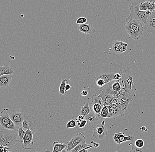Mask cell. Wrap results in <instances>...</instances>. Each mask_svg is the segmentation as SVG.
Here are the masks:
<instances>
[{
  "mask_svg": "<svg viewBox=\"0 0 155 152\" xmlns=\"http://www.w3.org/2000/svg\"><path fill=\"white\" fill-rule=\"evenodd\" d=\"M18 134L16 130L2 128L0 131V144L11 150L16 143L23 142V140L17 139Z\"/></svg>",
  "mask_w": 155,
  "mask_h": 152,
  "instance_id": "cell-1",
  "label": "cell"
},
{
  "mask_svg": "<svg viewBox=\"0 0 155 152\" xmlns=\"http://www.w3.org/2000/svg\"><path fill=\"white\" fill-rule=\"evenodd\" d=\"M140 3L139 1H137L132 2L131 5L129 6L130 14L129 16L126 18L125 22L132 19L140 21L145 24V25L147 24L149 16L146 15L145 11H142L139 9Z\"/></svg>",
  "mask_w": 155,
  "mask_h": 152,
  "instance_id": "cell-2",
  "label": "cell"
},
{
  "mask_svg": "<svg viewBox=\"0 0 155 152\" xmlns=\"http://www.w3.org/2000/svg\"><path fill=\"white\" fill-rule=\"evenodd\" d=\"M9 109L5 108L1 113L0 123L2 128L9 130H16V125L10 118Z\"/></svg>",
  "mask_w": 155,
  "mask_h": 152,
  "instance_id": "cell-3",
  "label": "cell"
},
{
  "mask_svg": "<svg viewBox=\"0 0 155 152\" xmlns=\"http://www.w3.org/2000/svg\"><path fill=\"white\" fill-rule=\"evenodd\" d=\"M119 72L122 75V77L118 81L120 83L122 89H132L135 87L134 85L133 78L132 76L128 74V71L127 70H120Z\"/></svg>",
  "mask_w": 155,
  "mask_h": 152,
  "instance_id": "cell-4",
  "label": "cell"
},
{
  "mask_svg": "<svg viewBox=\"0 0 155 152\" xmlns=\"http://www.w3.org/2000/svg\"><path fill=\"white\" fill-rule=\"evenodd\" d=\"M107 134V127L105 125L104 121H103L101 124L97 125L94 128L93 137L97 140H102L105 138Z\"/></svg>",
  "mask_w": 155,
  "mask_h": 152,
  "instance_id": "cell-5",
  "label": "cell"
},
{
  "mask_svg": "<svg viewBox=\"0 0 155 152\" xmlns=\"http://www.w3.org/2000/svg\"><path fill=\"white\" fill-rule=\"evenodd\" d=\"M86 141V137L85 135L81 132L76 133L74 135L71 140L67 143V150L68 152H70L78 144L83 141Z\"/></svg>",
  "mask_w": 155,
  "mask_h": 152,
  "instance_id": "cell-6",
  "label": "cell"
},
{
  "mask_svg": "<svg viewBox=\"0 0 155 152\" xmlns=\"http://www.w3.org/2000/svg\"><path fill=\"white\" fill-rule=\"evenodd\" d=\"M36 119L32 115H25V118L22 124V127L25 131L30 129L33 131H35V129L36 127Z\"/></svg>",
  "mask_w": 155,
  "mask_h": 152,
  "instance_id": "cell-7",
  "label": "cell"
},
{
  "mask_svg": "<svg viewBox=\"0 0 155 152\" xmlns=\"http://www.w3.org/2000/svg\"><path fill=\"white\" fill-rule=\"evenodd\" d=\"M35 134V131H32L30 129L27 130L26 131L25 135L23 139L22 148L25 150H31L34 145V143L33 141V135Z\"/></svg>",
  "mask_w": 155,
  "mask_h": 152,
  "instance_id": "cell-8",
  "label": "cell"
},
{
  "mask_svg": "<svg viewBox=\"0 0 155 152\" xmlns=\"http://www.w3.org/2000/svg\"><path fill=\"white\" fill-rule=\"evenodd\" d=\"M129 23L132 27L136 33L138 40L140 38L143 34V32L145 29L142 22L134 19H130L127 22Z\"/></svg>",
  "mask_w": 155,
  "mask_h": 152,
  "instance_id": "cell-9",
  "label": "cell"
},
{
  "mask_svg": "<svg viewBox=\"0 0 155 152\" xmlns=\"http://www.w3.org/2000/svg\"><path fill=\"white\" fill-rule=\"evenodd\" d=\"M25 115L22 112L15 111H12L9 114L10 118L17 128L22 127Z\"/></svg>",
  "mask_w": 155,
  "mask_h": 152,
  "instance_id": "cell-10",
  "label": "cell"
},
{
  "mask_svg": "<svg viewBox=\"0 0 155 152\" xmlns=\"http://www.w3.org/2000/svg\"><path fill=\"white\" fill-rule=\"evenodd\" d=\"M134 138L135 137L132 135L126 136L125 134L122 132L115 133L113 137L115 143L118 144H121L127 141H133Z\"/></svg>",
  "mask_w": 155,
  "mask_h": 152,
  "instance_id": "cell-11",
  "label": "cell"
},
{
  "mask_svg": "<svg viewBox=\"0 0 155 152\" xmlns=\"http://www.w3.org/2000/svg\"><path fill=\"white\" fill-rule=\"evenodd\" d=\"M145 31L155 36V11L148 17L147 24L144 26Z\"/></svg>",
  "mask_w": 155,
  "mask_h": 152,
  "instance_id": "cell-12",
  "label": "cell"
},
{
  "mask_svg": "<svg viewBox=\"0 0 155 152\" xmlns=\"http://www.w3.org/2000/svg\"><path fill=\"white\" fill-rule=\"evenodd\" d=\"M101 98L103 101L104 106H107L111 104H116L118 103L116 99L111 97V96L108 94L100 90V94L98 95Z\"/></svg>",
  "mask_w": 155,
  "mask_h": 152,
  "instance_id": "cell-13",
  "label": "cell"
},
{
  "mask_svg": "<svg viewBox=\"0 0 155 152\" xmlns=\"http://www.w3.org/2000/svg\"><path fill=\"white\" fill-rule=\"evenodd\" d=\"M115 73H116L113 71L102 72L97 75L95 80L101 78L103 79L105 81L106 84H107L114 80L113 77Z\"/></svg>",
  "mask_w": 155,
  "mask_h": 152,
  "instance_id": "cell-14",
  "label": "cell"
},
{
  "mask_svg": "<svg viewBox=\"0 0 155 152\" xmlns=\"http://www.w3.org/2000/svg\"><path fill=\"white\" fill-rule=\"evenodd\" d=\"M127 44L119 40H114L113 42V51L116 53H121L127 50Z\"/></svg>",
  "mask_w": 155,
  "mask_h": 152,
  "instance_id": "cell-15",
  "label": "cell"
},
{
  "mask_svg": "<svg viewBox=\"0 0 155 152\" xmlns=\"http://www.w3.org/2000/svg\"><path fill=\"white\" fill-rule=\"evenodd\" d=\"M78 29L80 32L84 34H91L95 32V30L94 28L93 24L91 23L81 24L79 25Z\"/></svg>",
  "mask_w": 155,
  "mask_h": 152,
  "instance_id": "cell-16",
  "label": "cell"
},
{
  "mask_svg": "<svg viewBox=\"0 0 155 152\" xmlns=\"http://www.w3.org/2000/svg\"><path fill=\"white\" fill-rule=\"evenodd\" d=\"M111 84H112V81L108 83V84H106L104 87L101 88L100 90L108 94L113 98L117 99L119 98V95L118 94L117 92L113 90L111 87Z\"/></svg>",
  "mask_w": 155,
  "mask_h": 152,
  "instance_id": "cell-17",
  "label": "cell"
},
{
  "mask_svg": "<svg viewBox=\"0 0 155 152\" xmlns=\"http://www.w3.org/2000/svg\"><path fill=\"white\" fill-rule=\"evenodd\" d=\"M12 74H6L0 76V87L1 88H8L12 81Z\"/></svg>",
  "mask_w": 155,
  "mask_h": 152,
  "instance_id": "cell-18",
  "label": "cell"
},
{
  "mask_svg": "<svg viewBox=\"0 0 155 152\" xmlns=\"http://www.w3.org/2000/svg\"><path fill=\"white\" fill-rule=\"evenodd\" d=\"M124 109L120 104L117 103L115 109H109V115L108 118H116L120 115L124 114Z\"/></svg>",
  "mask_w": 155,
  "mask_h": 152,
  "instance_id": "cell-19",
  "label": "cell"
},
{
  "mask_svg": "<svg viewBox=\"0 0 155 152\" xmlns=\"http://www.w3.org/2000/svg\"><path fill=\"white\" fill-rule=\"evenodd\" d=\"M14 68L10 67L8 64H5L3 66H0V76L6 74H12L14 73Z\"/></svg>",
  "mask_w": 155,
  "mask_h": 152,
  "instance_id": "cell-20",
  "label": "cell"
},
{
  "mask_svg": "<svg viewBox=\"0 0 155 152\" xmlns=\"http://www.w3.org/2000/svg\"><path fill=\"white\" fill-rule=\"evenodd\" d=\"M124 28L125 29L126 31L130 35L131 37L134 40H138L135 31L134 30L128 22H125V24H124Z\"/></svg>",
  "mask_w": 155,
  "mask_h": 152,
  "instance_id": "cell-21",
  "label": "cell"
},
{
  "mask_svg": "<svg viewBox=\"0 0 155 152\" xmlns=\"http://www.w3.org/2000/svg\"><path fill=\"white\" fill-rule=\"evenodd\" d=\"M103 106L99 104H94L91 105V111L93 112L97 118L99 119L101 118V111L102 109Z\"/></svg>",
  "mask_w": 155,
  "mask_h": 152,
  "instance_id": "cell-22",
  "label": "cell"
},
{
  "mask_svg": "<svg viewBox=\"0 0 155 152\" xmlns=\"http://www.w3.org/2000/svg\"><path fill=\"white\" fill-rule=\"evenodd\" d=\"M53 148L52 152H60L61 151L67 147V143H59L55 141L53 143Z\"/></svg>",
  "mask_w": 155,
  "mask_h": 152,
  "instance_id": "cell-23",
  "label": "cell"
},
{
  "mask_svg": "<svg viewBox=\"0 0 155 152\" xmlns=\"http://www.w3.org/2000/svg\"><path fill=\"white\" fill-rule=\"evenodd\" d=\"M85 119L87 120L88 123H93L96 122L99 119L97 118L95 114H94L93 112L91 111L90 113L87 116L85 117Z\"/></svg>",
  "mask_w": 155,
  "mask_h": 152,
  "instance_id": "cell-24",
  "label": "cell"
},
{
  "mask_svg": "<svg viewBox=\"0 0 155 152\" xmlns=\"http://www.w3.org/2000/svg\"><path fill=\"white\" fill-rule=\"evenodd\" d=\"M91 112V107L89 105V103L85 102V104L82 106L80 111V115L86 117Z\"/></svg>",
  "mask_w": 155,
  "mask_h": 152,
  "instance_id": "cell-25",
  "label": "cell"
},
{
  "mask_svg": "<svg viewBox=\"0 0 155 152\" xmlns=\"http://www.w3.org/2000/svg\"><path fill=\"white\" fill-rule=\"evenodd\" d=\"M91 144H87L86 143V141H83L82 143L77 145L74 148L73 150L71 151L70 152H78L79 151L91 146Z\"/></svg>",
  "mask_w": 155,
  "mask_h": 152,
  "instance_id": "cell-26",
  "label": "cell"
},
{
  "mask_svg": "<svg viewBox=\"0 0 155 152\" xmlns=\"http://www.w3.org/2000/svg\"><path fill=\"white\" fill-rule=\"evenodd\" d=\"M94 104H99L104 107V103L102 99L98 95H93L92 97L91 105Z\"/></svg>",
  "mask_w": 155,
  "mask_h": 152,
  "instance_id": "cell-27",
  "label": "cell"
},
{
  "mask_svg": "<svg viewBox=\"0 0 155 152\" xmlns=\"http://www.w3.org/2000/svg\"><path fill=\"white\" fill-rule=\"evenodd\" d=\"M67 81V79H65L64 80H63L61 82V85L60 86V88H59V92L62 95H64L66 94L65 90V86H66V82Z\"/></svg>",
  "mask_w": 155,
  "mask_h": 152,
  "instance_id": "cell-28",
  "label": "cell"
},
{
  "mask_svg": "<svg viewBox=\"0 0 155 152\" xmlns=\"http://www.w3.org/2000/svg\"><path fill=\"white\" fill-rule=\"evenodd\" d=\"M149 149L147 147L142 148H137L135 146H132L131 149L129 152H149Z\"/></svg>",
  "mask_w": 155,
  "mask_h": 152,
  "instance_id": "cell-29",
  "label": "cell"
},
{
  "mask_svg": "<svg viewBox=\"0 0 155 152\" xmlns=\"http://www.w3.org/2000/svg\"><path fill=\"white\" fill-rule=\"evenodd\" d=\"M109 109L108 107L107 106H104L102 109L101 111V118L104 119H106L108 118V115H109Z\"/></svg>",
  "mask_w": 155,
  "mask_h": 152,
  "instance_id": "cell-30",
  "label": "cell"
},
{
  "mask_svg": "<svg viewBox=\"0 0 155 152\" xmlns=\"http://www.w3.org/2000/svg\"><path fill=\"white\" fill-rule=\"evenodd\" d=\"M111 87L113 90L116 92L120 91L121 89L119 81L116 80H113L112 81Z\"/></svg>",
  "mask_w": 155,
  "mask_h": 152,
  "instance_id": "cell-31",
  "label": "cell"
},
{
  "mask_svg": "<svg viewBox=\"0 0 155 152\" xmlns=\"http://www.w3.org/2000/svg\"><path fill=\"white\" fill-rule=\"evenodd\" d=\"M149 2L147 1L145 2L140 3L139 5V9L142 11H145L149 9Z\"/></svg>",
  "mask_w": 155,
  "mask_h": 152,
  "instance_id": "cell-32",
  "label": "cell"
},
{
  "mask_svg": "<svg viewBox=\"0 0 155 152\" xmlns=\"http://www.w3.org/2000/svg\"><path fill=\"white\" fill-rule=\"evenodd\" d=\"M145 143L142 139H137L135 141L134 146L137 148H142L144 147Z\"/></svg>",
  "mask_w": 155,
  "mask_h": 152,
  "instance_id": "cell-33",
  "label": "cell"
},
{
  "mask_svg": "<svg viewBox=\"0 0 155 152\" xmlns=\"http://www.w3.org/2000/svg\"><path fill=\"white\" fill-rule=\"evenodd\" d=\"M77 126V123L76 121L74 120H71L69 121L66 124L67 128H76Z\"/></svg>",
  "mask_w": 155,
  "mask_h": 152,
  "instance_id": "cell-34",
  "label": "cell"
},
{
  "mask_svg": "<svg viewBox=\"0 0 155 152\" xmlns=\"http://www.w3.org/2000/svg\"><path fill=\"white\" fill-rule=\"evenodd\" d=\"M17 132H18V136H19V139L21 140H23V138L25 133H26V131L24 130L22 127L18 128L17 130Z\"/></svg>",
  "mask_w": 155,
  "mask_h": 152,
  "instance_id": "cell-35",
  "label": "cell"
},
{
  "mask_svg": "<svg viewBox=\"0 0 155 152\" xmlns=\"http://www.w3.org/2000/svg\"><path fill=\"white\" fill-rule=\"evenodd\" d=\"M95 81L96 82L97 86L99 88H102L103 87H104L106 85L105 81L103 79H101V78H99V79L95 80Z\"/></svg>",
  "mask_w": 155,
  "mask_h": 152,
  "instance_id": "cell-36",
  "label": "cell"
},
{
  "mask_svg": "<svg viewBox=\"0 0 155 152\" xmlns=\"http://www.w3.org/2000/svg\"><path fill=\"white\" fill-rule=\"evenodd\" d=\"M87 21V18H85V17H80V18H78L76 20V24L81 25V24H86Z\"/></svg>",
  "mask_w": 155,
  "mask_h": 152,
  "instance_id": "cell-37",
  "label": "cell"
},
{
  "mask_svg": "<svg viewBox=\"0 0 155 152\" xmlns=\"http://www.w3.org/2000/svg\"><path fill=\"white\" fill-rule=\"evenodd\" d=\"M87 123H88V122H87V120L85 119V120L78 123L77 125L80 128H83L86 126Z\"/></svg>",
  "mask_w": 155,
  "mask_h": 152,
  "instance_id": "cell-38",
  "label": "cell"
},
{
  "mask_svg": "<svg viewBox=\"0 0 155 152\" xmlns=\"http://www.w3.org/2000/svg\"><path fill=\"white\" fill-rule=\"evenodd\" d=\"M149 10L151 12H153L155 11V2H149Z\"/></svg>",
  "mask_w": 155,
  "mask_h": 152,
  "instance_id": "cell-39",
  "label": "cell"
},
{
  "mask_svg": "<svg viewBox=\"0 0 155 152\" xmlns=\"http://www.w3.org/2000/svg\"><path fill=\"white\" fill-rule=\"evenodd\" d=\"M122 77V75L120 72L118 73H116L114 75V77H113V79L114 80H116V81H118L120 80Z\"/></svg>",
  "mask_w": 155,
  "mask_h": 152,
  "instance_id": "cell-40",
  "label": "cell"
},
{
  "mask_svg": "<svg viewBox=\"0 0 155 152\" xmlns=\"http://www.w3.org/2000/svg\"><path fill=\"white\" fill-rule=\"evenodd\" d=\"M84 120H85V117L81 115H79L77 118L75 119V121H76L77 123Z\"/></svg>",
  "mask_w": 155,
  "mask_h": 152,
  "instance_id": "cell-41",
  "label": "cell"
},
{
  "mask_svg": "<svg viewBox=\"0 0 155 152\" xmlns=\"http://www.w3.org/2000/svg\"><path fill=\"white\" fill-rule=\"evenodd\" d=\"M93 147V145H91V146H89V147H87V148L82 149V150L79 151L78 152H88V150H89V149H91V148H92Z\"/></svg>",
  "mask_w": 155,
  "mask_h": 152,
  "instance_id": "cell-42",
  "label": "cell"
},
{
  "mask_svg": "<svg viewBox=\"0 0 155 152\" xmlns=\"http://www.w3.org/2000/svg\"><path fill=\"white\" fill-rule=\"evenodd\" d=\"M81 95L83 96L86 97L88 95V92H87V90H85L82 91V92H81Z\"/></svg>",
  "mask_w": 155,
  "mask_h": 152,
  "instance_id": "cell-43",
  "label": "cell"
},
{
  "mask_svg": "<svg viewBox=\"0 0 155 152\" xmlns=\"http://www.w3.org/2000/svg\"><path fill=\"white\" fill-rule=\"evenodd\" d=\"M71 86L70 85H69V84H67L65 86V90L66 92H67V91H68L70 89H71Z\"/></svg>",
  "mask_w": 155,
  "mask_h": 152,
  "instance_id": "cell-44",
  "label": "cell"
},
{
  "mask_svg": "<svg viewBox=\"0 0 155 152\" xmlns=\"http://www.w3.org/2000/svg\"><path fill=\"white\" fill-rule=\"evenodd\" d=\"M92 144H93V147L94 148H97L100 146V144L98 143H95L94 141H91Z\"/></svg>",
  "mask_w": 155,
  "mask_h": 152,
  "instance_id": "cell-45",
  "label": "cell"
},
{
  "mask_svg": "<svg viewBox=\"0 0 155 152\" xmlns=\"http://www.w3.org/2000/svg\"><path fill=\"white\" fill-rule=\"evenodd\" d=\"M42 152H51V151L49 149H47V148H45L41 150Z\"/></svg>",
  "mask_w": 155,
  "mask_h": 152,
  "instance_id": "cell-46",
  "label": "cell"
},
{
  "mask_svg": "<svg viewBox=\"0 0 155 152\" xmlns=\"http://www.w3.org/2000/svg\"><path fill=\"white\" fill-rule=\"evenodd\" d=\"M140 130L143 131H148V129L146 128V127L145 126H143L142 127L140 128Z\"/></svg>",
  "mask_w": 155,
  "mask_h": 152,
  "instance_id": "cell-47",
  "label": "cell"
},
{
  "mask_svg": "<svg viewBox=\"0 0 155 152\" xmlns=\"http://www.w3.org/2000/svg\"><path fill=\"white\" fill-rule=\"evenodd\" d=\"M145 12H146V15L149 16H150V15L152 14V13H153V12H151V11H150L149 10H147L145 11Z\"/></svg>",
  "mask_w": 155,
  "mask_h": 152,
  "instance_id": "cell-48",
  "label": "cell"
},
{
  "mask_svg": "<svg viewBox=\"0 0 155 152\" xmlns=\"http://www.w3.org/2000/svg\"><path fill=\"white\" fill-rule=\"evenodd\" d=\"M148 1H149V2H155V0H148Z\"/></svg>",
  "mask_w": 155,
  "mask_h": 152,
  "instance_id": "cell-49",
  "label": "cell"
},
{
  "mask_svg": "<svg viewBox=\"0 0 155 152\" xmlns=\"http://www.w3.org/2000/svg\"><path fill=\"white\" fill-rule=\"evenodd\" d=\"M36 152H41V150H38L37 151H36Z\"/></svg>",
  "mask_w": 155,
  "mask_h": 152,
  "instance_id": "cell-50",
  "label": "cell"
},
{
  "mask_svg": "<svg viewBox=\"0 0 155 152\" xmlns=\"http://www.w3.org/2000/svg\"></svg>",
  "mask_w": 155,
  "mask_h": 152,
  "instance_id": "cell-51",
  "label": "cell"
},
{
  "mask_svg": "<svg viewBox=\"0 0 155 152\" xmlns=\"http://www.w3.org/2000/svg\"></svg>",
  "mask_w": 155,
  "mask_h": 152,
  "instance_id": "cell-52",
  "label": "cell"
}]
</instances>
